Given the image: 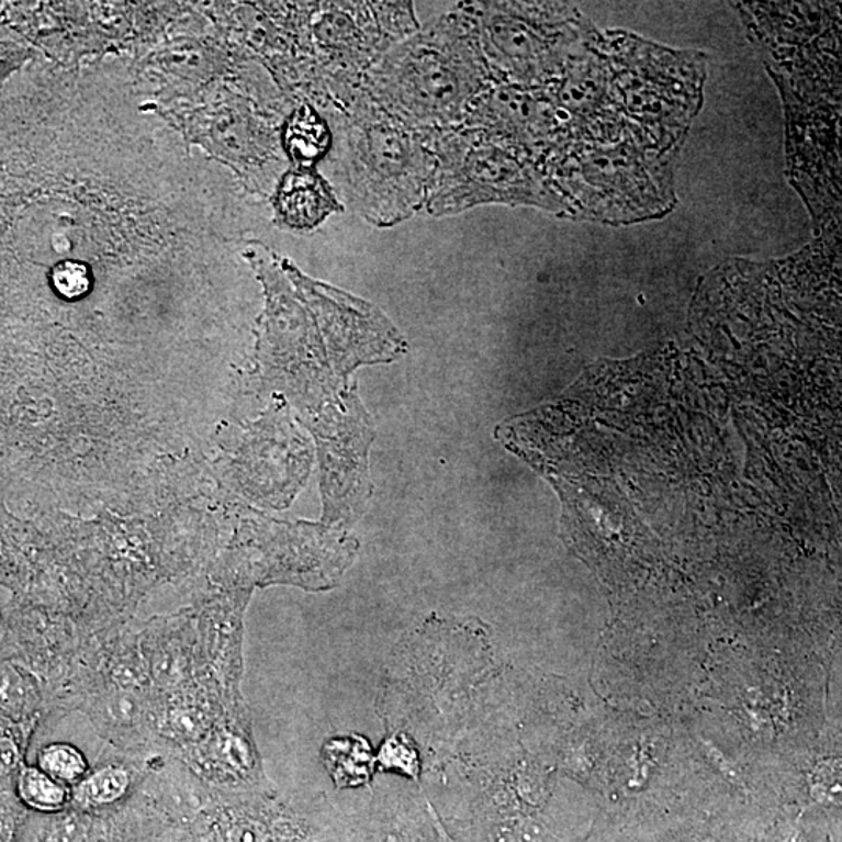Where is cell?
<instances>
[{
  "label": "cell",
  "mask_w": 842,
  "mask_h": 842,
  "mask_svg": "<svg viewBox=\"0 0 842 842\" xmlns=\"http://www.w3.org/2000/svg\"><path fill=\"white\" fill-rule=\"evenodd\" d=\"M476 25L456 10L392 47L369 70L363 92L415 130L454 128L487 85Z\"/></svg>",
  "instance_id": "obj_1"
},
{
  "label": "cell",
  "mask_w": 842,
  "mask_h": 842,
  "mask_svg": "<svg viewBox=\"0 0 842 842\" xmlns=\"http://www.w3.org/2000/svg\"><path fill=\"white\" fill-rule=\"evenodd\" d=\"M343 141L345 195L367 221L395 225L426 203L437 169L431 130L407 127L363 92L351 103Z\"/></svg>",
  "instance_id": "obj_2"
},
{
  "label": "cell",
  "mask_w": 842,
  "mask_h": 842,
  "mask_svg": "<svg viewBox=\"0 0 842 842\" xmlns=\"http://www.w3.org/2000/svg\"><path fill=\"white\" fill-rule=\"evenodd\" d=\"M180 133L189 147L202 146L228 166L251 192L272 188L283 166V147L273 122L254 99L217 83L188 102L169 105L143 103Z\"/></svg>",
  "instance_id": "obj_3"
},
{
  "label": "cell",
  "mask_w": 842,
  "mask_h": 842,
  "mask_svg": "<svg viewBox=\"0 0 842 842\" xmlns=\"http://www.w3.org/2000/svg\"><path fill=\"white\" fill-rule=\"evenodd\" d=\"M417 29L412 3H313L302 35L311 91L345 98L363 69Z\"/></svg>",
  "instance_id": "obj_4"
},
{
  "label": "cell",
  "mask_w": 842,
  "mask_h": 842,
  "mask_svg": "<svg viewBox=\"0 0 842 842\" xmlns=\"http://www.w3.org/2000/svg\"><path fill=\"white\" fill-rule=\"evenodd\" d=\"M437 169L428 206L433 216L462 213L481 203L554 205L539 173L481 130H431Z\"/></svg>",
  "instance_id": "obj_5"
},
{
  "label": "cell",
  "mask_w": 842,
  "mask_h": 842,
  "mask_svg": "<svg viewBox=\"0 0 842 842\" xmlns=\"http://www.w3.org/2000/svg\"><path fill=\"white\" fill-rule=\"evenodd\" d=\"M203 27L195 35L170 36L130 65L141 98H154L151 105H172L197 98L221 79L240 77L243 52L229 41L203 35Z\"/></svg>",
  "instance_id": "obj_6"
},
{
  "label": "cell",
  "mask_w": 842,
  "mask_h": 842,
  "mask_svg": "<svg viewBox=\"0 0 842 842\" xmlns=\"http://www.w3.org/2000/svg\"><path fill=\"white\" fill-rule=\"evenodd\" d=\"M274 221L283 228L311 229L339 211L332 187L314 169H289L272 195Z\"/></svg>",
  "instance_id": "obj_7"
},
{
  "label": "cell",
  "mask_w": 842,
  "mask_h": 842,
  "mask_svg": "<svg viewBox=\"0 0 842 842\" xmlns=\"http://www.w3.org/2000/svg\"><path fill=\"white\" fill-rule=\"evenodd\" d=\"M283 154L294 169H314L332 144V133L313 106L303 103L285 119L281 130Z\"/></svg>",
  "instance_id": "obj_8"
},
{
  "label": "cell",
  "mask_w": 842,
  "mask_h": 842,
  "mask_svg": "<svg viewBox=\"0 0 842 842\" xmlns=\"http://www.w3.org/2000/svg\"><path fill=\"white\" fill-rule=\"evenodd\" d=\"M361 740L333 741L328 748L334 778L339 785L361 784L369 777V749Z\"/></svg>",
  "instance_id": "obj_9"
},
{
  "label": "cell",
  "mask_w": 842,
  "mask_h": 842,
  "mask_svg": "<svg viewBox=\"0 0 842 842\" xmlns=\"http://www.w3.org/2000/svg\"><path fill=\"white\" fill-rule=\"evenodd\" d=\"M21 794L32 807L57 810L66 800L65 788L38 770H25L21 777Z\"/></svg>",
  "instance_id": "obj_10"
},
{
  "label": "cell",
  "mask_w": 842,
  "mask_h": 842,
  "mask_svg": "<svg viewBox=\"0 0 842 842\" xmlns=\"http://www.w3.org/2000/svg\"><path fill=\"white\" fill-rule=\"evenodd\" d=\"M41 766L58 781L76 782L87 771L83 756L69 745H52L41 756Z\"/></svg>",
  "instance_id": "obj_11"
},
{
  "label": "cell",
  "mask_w": 842,
  "mask_h": 842,
  "mask_svg": "<svg viewBox=\"0 0 842 842\" xmlns=\"http://www.w3.org/2000/svg\"><path fill=\"white\" fill-rule=\"evenodd\" d=\"M128 785V775L122 770H105L91 778L81 788L80 796L91 804H109L119 799Z\"/></svg>",
  "instance_id": "obj_12"
},
{
  "label": "cell",
  "mask_w": 842,
  "mask_h": 842,
  "mask_svg": "<svg viewBox=\"0 0 842 842\" xmlns=\"http://www.w3.org/2000/svg\"><path fill=\"white\" fill-rule=\"evenodd\" d=\"M228 838L229 842H267L262 827L250 821L235 823L229 830Z\"/></svg>",
  "instance_id": "obj_13"
},
{
  "label": "cell",
  "mask_w": 842,
  "mask_h": 842,
  "mask_svg": "<svg viewBox=\"0 0 842 842\" xmlns=\"http://www.w3.org/2000/svg\"><path fill=\"white\" fill-rule=\"evenodd\" d=\"M20 760L16 744L10 740H0V775L10 773Z\"/></svg>",
  "instance_id": "obj_14"
},
{
  "label": "cell",
  "mask_w": 842,
  "mask_h": 842,
  "mask_svg": "<svg viewBox=\"0 0 842 842\" xmlns=\"http://www.w3.org/2000/svg\"><path fill=\"white\" fill-rule=\"evenodd\" d=\"M13 819L0 811V842H10L13 837Z\"/></svg>",
  "instance_id": "obj_15"
}]
</instances>
